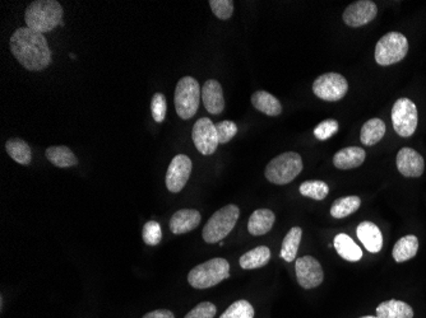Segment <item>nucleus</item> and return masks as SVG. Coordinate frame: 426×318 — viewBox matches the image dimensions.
I'll list each match as a JSON object with an SVG mask.
<instances>
[{"mask_svg":"<svg viewBox=\"0 0 426 318\" xmlns=\"http://www.w3.org/2000/svg\"><path fill=\"white\" fill-rule=\"evenodd\" d=\"M276 220L275 213L270 209H258L253 213L249 222L248 230L253 235H263L271 230Z\"/></svg>","mask_w":426,"mask_h":318,"instance_id":"6ab92c4d","label":"nucleus"},{"mask_svg":"<svg viewBox=\"0 0 426 318\" xmlns=\"http://www.w3.org/2000/svg\"><path fill=\"white\" fill-rule=\"evenodd\" d=\"M168 111V103H166V97L162 93H155L151 101V112L152 117L156 122H162L165 120Z\"/></svg>","mask_w":426,"mask_h":318,"instance_id":"473e14b6","label":"nucleus"},{"mask_svg":"<svg viewBox=\"0 0 426 318\" xmlns=\"http://www.w3.org/2000/svg\"><path fill=\"white\" fill-rule=\"evenodd\" d=\"M297 283L304 289H313L323 283L324 273L319 261L311 256H303L295 262Z\"/></svg>","mask_w":426,"mask_h":318,"instance_id":"9b49d317","label":"nucleus"},{"mask_svg":"<svg viewBox=\"0 0 426 318\" xmlns=\"http://www.w3.org/2000/svg\"><path fill=\"white\" fill-rule=\"evenodd\" d=\"M419 251V240L416 235H405L396 242L393 247V259L396 262L411 260Z\"/></svg>","mask_w":426,"mask_h":318,"instance_id":"b1692460","label":"nucleus"},{"mask_svg":"<svg viewBox=\"0 0 426 318\" xmlns=\"http://www.w3.org/2000/svg\"><path fill=\"white\" fill-rule=\"evenodd\" d=\"M200 95V83L192 76L181 78L175 89V108L179 117L183 120H189L197 114Z\"/></svg>","mask_w":426,"mask_h":318,"instance_id":"423d86ee","label":"nucleus"},{"mask_svg":"<svg viewBox=\"0 0 426 318\" xmlns=\"http://www.w3.org/2000/svg\"><path fill=\"white\" fill-rule=\"evenodd\" d=\"M303 237V230L300 227H294L289 230V233L284 235V242H282V248H281V257L286 262H292L297 259L299 246Z\"/></svg>","mask_w":426,"mask_h":318,"instance_id":"cd10ccee","label":"nucleus"},{"mask_svg":"<svg viewBox=\"0 0 426 318\" xmlns=\"http://www.w3.org/2000/svg\"><path fill=\"white\" fill-rule=\"evenodd\" d=\"M303 171V159L299 153L286 152L272 159L265 167V178L275 184H287Z\"/></svg>","mask_w":426,"mask_h":318,"instance_id":"20e7f679","label":"nucleus"},{"mask_svg":"<svg viewBox=\"0 0 426 318\" xmlns=\"http://www.w3.org/2000/svg\"><path fill=\"white\" fill-rule=\"evenodd\" d=\"M356 235L369 252H372V254L381 252V247H383V235H381V229L378 228L374 223H360L356 229Z\"/></svg>","mask_w":426,"mask_h":318,"instance_id":"f3484780","label":"nucleus"},{"mask_svg":"<svg viewBox=\"0 0 426 318\" xmlns=\"http://www.w3.org/2000/svg\"><path fill=\"white\" fill-rule=\"evenodd\" d=\"M338 121L333 119L324 120L314 129V135L318 140H327L338 131Z\"/></svg>","mask_w":426,"mask_h":318,"instance_id":"f704fd0d","label":"nucleus"},{"mask_svg":"<svg viewBox=\"0 0 426 318\" xmlns=\"http://www.w3.org/2000/svg\"><path fill=\"white\" fill-rule=\"evenodd\" d=\"M192 138L194 146L203 155H212L220 144L216 125L208 117H202L194 124Z\"/></svg>","mask_w":426,"mask_h":318,"instance_id":"9d476101","label":"nucleus"},{"mask_svg":"<svg viewBox=\"0 0 426 318\" xmlns=\"http://www.w3.org/2000/svg\"><path fill=\"white\" fill-rule=\"evenodd\" d=\"M360 205H362V199L359 196L340 197L332 204L330 216L336 219H342L354 214L356 210L360 208Z\"/></svg>","mask_w":426,"mask_h":318,"instance_id":"c85d7f7f","label":"nucleus"},{"mask_svg":"<svg viewBox=\"0 0 426 318\" xmlns=\"http://www.w3.org/2000/svg\"><path fill=\"white\" fill-rule=\"evenodd\" d=\"M220 318H254V308L248 300H238L221 314Z\"/></svg>","mask_w":426,"mask_h":318,"instance_id":"7c9ffc66","label":"nucleus"},{"mask_svg":"<svg viewBox=\"0 0 426 318\" xmlns=\"http://www.w3.org/2000/svg\"><path fill=\"white\" fill-rule=\"evenodd\" d=\"M46 158L52 162V165L59 168H69L78 165L76 154L71 152L68 146H49L46 149Z\"/></svg>","mask_w":426,"mask_h":318,"instance_id":"a878e982","label":"nucleus"},{"mask_svg":"<svg viewBox=\"0 0 426 318\" xmlns=\"http://www.w3.org/2000/svg\"><path fill=\"white\" fill-rule=\"evenodd\" d=\"M63 6L59 1L36 0L27 6L25 20L28 28L44 35L63 22Z\"/></svg>","mask_w":426,"mask_h":318,"instance_id":"f03ea898","label":"nucleus"},{"mask_svg":"<svg viewBox=\"0 0 426 318\" xmlns=\"http://www.w3.org/2000/svg\"><path fill=\"white\" fill-rule=\"evenodd\" d=\"M240 209L234 205H226L213 214L203 228V240L207 243H217L230 235L239 219Z\"/></svg>","mask_w":426,"mask_h":318,"instance_id":"39448f33","label":"nucleus"},{"mask_svg":"<svg viewBox=\"0 0 426 318\" xmlns=\"http://www.w3.org/2000/svg\"><path fill=\"white\" fill-rule=\"evenodd\" d=\"M378 6L372 0H359L350 4L343 12V20L349 27H362L374 20Z\"/></svg>","mask_w":426,"mask_h":318,"instance_id":"ddd939ff","label":"nucleus"},{"mask_svg":"<svg viewBox=\"0 0 426 318\" xmlns=\"http://www.w3.org/2000/svg\"><path fill=\"white\" fill-rule=\"evenodd\" d=\"M300 194L314 200H323L330 194V187L323 181H306L300 186Z\"/></svg>","mask_w":426,"mask_h":318,"instance_id":"c756f323","label":"nucleus"},{"mask_svg":"<svg viewBox=\"0 0 426 318\" xmlns=\"http://www.w3.org/2000/svg\"><path fill=\"white\" fill-rule=\"evenodd\" d=\"M6 151L17 163L22 165H28L31 163L33 152L25 140L18 139V138H12V139L8 140L7 144H6Z\"/></svg>","mask_w":426,"mask_h":318,"instance_id":"bb28decb","label":"nucleus"},{"mask_svg":"<svg viewBox=\"0 0 426 318\" xmlns=\"http://www.w3.org/2000/svg\"><path fill=\"white\" fill-rule=\"evenodd\" d=\"M216 312L217 308L213 303L202 302L197 307H194L184 318H213L216 316Z\"/></svg>","mask_w":426,"mask_h":318,"instance_id":"e433bc0d","label":"nucleus"},{"mask_svg":"<svg viewBox=\"0 0 426 318\" xmlns=\"http://www.w3.org/2000/svg\"><path fill=\"white\" fill-rule=\"evenodd\" d=\"M252 105L253 107L257 108L267 116H278L282 112L281 102L278 101L275 95L265 90H257L253 93Z\"/></svg>","mask_w":426,"mask_h":318,"instance_id":"412c9836","label":"nucleus"},{"mask_svg":"<svg viewBox=\"0 0 426 318\" xmlns=\"http://www.w3.org/2000/svg\"><path fill=\"white\" fill-rule=\"evenodd\" d=\"M386 131H387V127H386L384 121L381 119H370L362 127L360 140L364 146H375L376 143H379L383 139Z\"/></svg>","mask_w":426,"mask_h":318,"instance_id":"393cba45","label":"nucleus"},{"mask_svg":"<svg viewBox=\"0 0 426 318\" xmlns=\"http://www.w3.org/2000/svg\"><path fill=\"white\" fill-rule=\"evenodd\" d=\"M349 90V83L338 73H326L316 78L313 84L314 95L323 101L336 102L342 100Z\"/></svg>","mask_w":426,"mask_h":318,"instance_id":"1a4fd4ad","label":"nucleus"},{"mask_svg":"<svg viewBox=\"0 0 426 318\" xmlns=\"http://www.w3.org/2000/svg\"><path fill=\"white\" fill-rule=\"evenodd\" d=\"M216 130H217L220 144H226L238 134L236 124L229 120L221 121L219 124H216Z\"/></svg>","mask_w":426,"mask_h":318,"instance_id":"c9c22d12","label":"nucleus"},{"mask_svg":"<svg viewBox=\"0 0 426 318\" xmlns=\"http://www.w3.org/2000/svg\"><path fill=\"white\" fill-rule=\"evenodd\" d=\"M367 153L359 146H347L335 154L333 165L338 170H352L365 162Z\"/></svg>","mask_w":426,"mask_h":318,"instance_id":"a211bd4d","label":"nucleus"},{"mask_svg":"<svg viewBox=\"0 0 426 318\" xmlns=\"http://www.w3.org/2000/svg\"><path fill=\"white\" fill-rule=\"evenodd\" d=\"M376 316L379 318H413V310L406 302L391 299L376 307Z\"/></svg>","mask_w":426,"mask_h":318,"instance_id":"aec40b11","label":"nucleus"},{"mask_svg":"<svg viewBox=\"0 0 426 318\" xmlns=\"http://www.w3.org/2000/svg\"><path fill=\"white\" fill-rule=\"evenodd\" d=\"M360 318H379V317H378V316H365V317H360Z\"/></svg>","mask_w":426,"mask_h":318,"instance_id":"58836bf2","label":"nucleus"},{"mask_svg":"<svg viewBox=\"0 0 426 318\" xmlns=\"http://www.w3.org/2000/svg\"><path fill=\"white\" fill-rule=\"evenodd\" d=\"M230 276V264L221 257L211 259L193 267L188 275V283L195 289H208L220 284Z\"/></svg>","mask_w":426,"mask_h":318,"instance_id":"7ed1b4c3","label":"nucleus"},{"mask_svg":"<svg viewBox=\"0 0 426 318\" xmlns=\"http://www.w3.org/2000/svg\"><path fill=\"white\" fill-rule=\"evenodd\" d=\"M392 122L396 133L402 138L413 136L419 122L418 108L410 98H400L392 108Z\"/></svg>","mask_w":426,"mask_h":318,"instance_id":"6e6552de","label":"nucleus"},{"mask_svg":"<svg viewBox=\"0 0 426 318\" xmlns=\"http://www.w3.org/2000/svg\"><path fill=\"white\" fill-rule=\"evenodd\" d=\"M208 4L219 19L226 20L233 16L234 1L231 0H211Z\"/></svg>","mask_w":426,"mask_h":318,"instance_id":"72a5a7b5","label":"nucleus"},{"mask_svg":"<svg viewBox=\"0 0 426 318\" xmlns=\"http://www.w3.org/2000/svg\"><path fill=\"white\" fill-rule=\"evenodd\" d=\"M193 170V163L190 158L185 154H178L171 163L168 165V173H166V187L171 192H180L188 179L190 177V173Z\"/></svg>","mask_w":426,"mask_h":318,"instance_id":"f8f14e48","label":"nucleus"},{"mask_svg":"<svg viewBox=\"0 0 426 318\" xmlns=\"http://www.w3.org/2000/svg\"><path fill=\"white\" fill-rule=\"evenodd\" d=\"M200 213L195 209L178 210L170 219V229L174 235H184L200 225Z\"/></svg>","mask_w":426,"mask_h":318,"instance_id":"dca6fc26","label":"nucleus"},{"mask_svg":"<svg viewBox=\"0 0 426 318\" xmlns=\"http://www.w3.org/2000/svg\"><path fill=\"white\" fill-rule=\"evenodd\" d=\"M397 168L405 177H420L425 170V162L422 155L413 148H402L397 154Z\"/></svg>","mask_w":426,"mask_h":318,"instance_id":"4468645a","label":"nucleus"},{"mask_svg":"<svg viewBox=\"0 0 426 318\" xmlns=\"http://www.w3.org/2000/svg\"><path fill=\"white\" fill-rule=\"evenodd\" d=\"M202 100L207 111L211 114H220L225 110L222 86L214 79H209L203 84Z\"/></svg>","mask_w":426,"mask_h":318,"instance_id":"2eb2a0df","label":"nucleus"},{"mask_svg":"<svg viewBox=\"0 0 426 318\" xmlns=\"http://www.w3.org/2000/svg\"><path fill=\"white\" fill-rule=\"evenodd\" d=\"M143 318H175L174 313L168 310H157L144 314Z\"/></svg>","mask_w":426,"mask_h":318,"instance_id":"4c0bfd02","label":"nucleus"},{"mask_svg":"<svg viewBox=\"0 0 426 318\" xmlns=\"http://www.w3.org/2000/svg\"><path fill=\"white\" fill-rule=\"evenodd\" d=\"M271 260V249L267 246H259L248 251L240 257V266L244 270H254L263 267Z\"/></svg>","mask_w":426,"mask_h":318,"instance_id":"5701e85b","label":"nucleus"},{"mask_svg":"<svg viewBox=\"0 0 426 318\" xmlns=\"http://www.w3.org/2000/svg\"><path fill=\"white\" fill-rule=\"evenodd\" d=\"M408 41L400 32H389L375 46V61L381 66L398 63L406 57Z\"/></svg>","mask_w":426,"mask_h":318,"instance_id":"0eeeda50","label":"nucleus"},{"mask_svg":"<svg viewBox=\"0 0 426 318\" xmlns=\"http://www.w3.org/2000/svg\"><path fill=\"white\" fill-rule=\"evenodd\" d=\"M333 246L336 248L337 254H340L342 259L350 262H357L362 260V248L356 245L355 241L345 233H340L335 237Z\"/></svg>","mask_w":426,"mask_h":318,"instance_id":"4be33fe9","label":"nucleus"},{"mask_svg":"<svg viewBox=\"0 0 426 318\" xmlns=\"http://www.w3.org/2000/svg\"><path fill=\"white\" fill-rule=\"evenodd\" d=\"M11 51L25 69L44 70L52 64V51L45 36L28 27H21L11 37Z\"/></svg>","mask_w":426,"mask_h":318,"instance_id":"f257e3e1","label":"nucleus"},{"mask_svg":"<svg viewBox=\"0 0 426 318\" xmlns=\"http://www.w3.org/2000/svg\"><path fill=\"white\" fill-rule=\"evenodd\" d=\"M143 241L149 246H157L162 240L161 225L155 220H149L144 224L142 232Z\"/></svg>","mask_w":426,"mask_h":318,"instance_id":"2f4dec72","label":"nucleus"}]
</instances>
